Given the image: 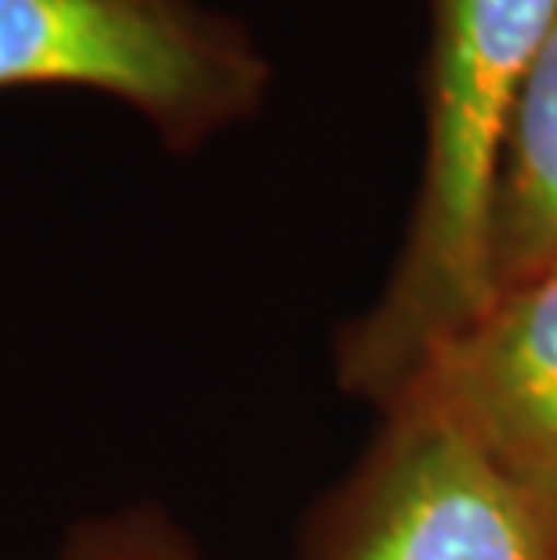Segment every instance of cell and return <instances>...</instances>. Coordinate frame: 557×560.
<instances>
[{
	"label": "cell",
	"instance_id": "obj_7",
	"mask_svg": "<svg viewBox=\"0 0 557 560\" xmlns=\"http://www.w3.org/2000/svg\"><path fill=\"white\" fill-rule=\"evenodd\" d=\"M554 560H557V553H554Z\"/></svg>",
	"mask_w": 557,
	"mask_h": 560
},
{
	"label": "cell",
	"instance_id": "obj_4",
	"mask_svg": "<svg viewBox=\"0 0 557 560\" xmlns=\"http://www.w3.org/2000/svg\"><path fill=\"white\" fill-rule=\"evenodd\" d=\"M391 405L464 434L557 524V260L496 290Z\"/></svg>",
	"mask_w": 557,
	"mask_h": 560
},
{
	"label": "cell",
	"instance_id": "obj_5",
	"mask_svg": "<svg viewBox=\"0 0 557 560\" xmlns=\"http://www.w3.org/2000/svg\"><path fill=\"white\" fill-rule=\"evenodd\" d=\"M557 260V11L503 141L492 196L489 268L492 296Z\"/></svg>",
	"mask_w": 557,
	"mask_h": 560
},
{
	"label": "cell",
	"instance_id": "obj_3",
	"mask_svg": "<svg viewBox=\"0 0 557 560\" xmlns=\"http://www.w3.org/2000/svg\"><path fill=\"white\" fill-rule=\"evenodd\" d=\"M384 438L304 532V560H554L557 524L464 434L391 405Z\"/></svg>",
	"mask_w": 557,
	"mask_h": 560
},
{
	"label": "cell",
	"instance_id": "obj_6",
	"mask_svg": "<svg viewBox=\"0 0 557 560\" xmlns=\"http://www.w3.org/2000/svg\"><path fill=\"white\" fill-rule=\"evenodd\" d=\"M58 560H204V553L163 506L124 503L69 524Z\"/></svg>",
	"mask_w": 557,
	"mask_h": 560
},
{
	"label": "cell",
	"instance_id": "obj_2",
	"mask_svg": "<svg viewBox=\"0 0 557 560\" xmlns=\"http://www.w3.org/2000/svg\"><path fill=\"white\" fill-rule=\"evenodd\" d=\"M19 88L113 98L188 156L265 105L271 62L204 0H0V91Z\"/></svg>",
	"mask_w": 557,
	"mask_h": 560
},
{
	"label": "cell",
	"instance_id": "obj_1",
	"mask_svg": "<svg viewBox=\"0 0 557 560\" xmlns=\"http://www.w3.org/2000/svg\"><path fill=\"white\" fill-rule=\"evenodd\" d=\"M554 11L557 0H434L420 192L381 301L340 332L337 376L351 395L387 409L489 307L503 141Z\"/></svg>",
	"mask_w": 557,
	"mask_h": 560
}]
</instances>
